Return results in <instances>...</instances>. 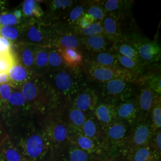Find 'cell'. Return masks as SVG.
Wrapping results in <instances>:
<instances>
[{
    "label": "cell",
    "mask_w": 161,
    "mask_h": 161,
    "mask_svg": "<svg viewBox=\"0 0 161 161\" xmlns=\"http://www.w3.org/2000/svg\"><path fill=\"white\" fill-rule=\"evenodd\" d=\"M32 111L50 114L63 108L65 101L42 76H38L20 87Z\"/></svg>",
    "instance_id": "6da1fadb"
},
{
    "label": "cell",
    "mask_w": 161,
    "mask_h": 161,
    "mask_svg": "<svg viewBox=\"0 0 161 161\" xmlns=\"http://www.w3.org/2000/svg\"><path fill=\"white\" fill-rule=\"evenodd\" d=\"M42 77L65 102H70L82 88L88 85L89 81L82 67L47 72Z\"/></svg>",
    "instance_id": "7a4b0ae2"
},
{
    "label": "cell",
    "mask_w": 161,
    "mask_h": 161,
    "mask_svg": "<svg viewBox=\"0 0 161 161\" xmlns=\"http://www.w3.org/2000/svg\"><path fill=\"white\" fill-rule=\"evenodd\" d=\"M17 149L24 158L32 161H43L52 150L41 128L28 125L17 140Z\"/></svg>",
    "instance_id": "3957f363"
},
{
    "label": "cell",
    "mask_w": 161,
    "mask_h": 161,
    "mask_svg": "<svg viewBox=\"0 0 161 161\" xmlns=\"http://www.w3.org/2000/svg\"><path fill=\"white\" fill-rule=\"evenodd\" d=\"M81 67L88 80L98 84L119 80L138 86L141 78L140 76L121 66H104L85 60Z\"/></svg>",
    "instance_id": "277c9868"
},
{
    "label": "cell",
    "mask_w": 161,
    "mask_h": 161,
    "mask_svg": "<svg viewBox=\"0 0 161 161\" xmlns=\"http://www.w3.org/2000/svg\"><path fill=\"white\" fill-rule=\"evenodd\" d=\"M62 109L48 114L41 127L48 138L52 150L58 151L69 143L70 132Z\"/></svg>",
    "instance_id": "5b68a950"
},
{
    "label": "cell",
    "mask_w": 161,
    "mask_h": 161,
    "mask_svg": "<svg viewBox=\"0 0 161 161\" xmlns=\"http://www.w3.org/2000/svg\"><path fill=\"white\" fill-rule=\"evenodd\" d=\"M102 127L103 139L101 147L111 161H115L124 149L130 127L121 122Z\"/></svg>",
    "instance_id": "8992f818"
},
{
    "label": "cell",
    "mask_w": 161,
    "mask_h": 161,
    "mask_svg": "<svg viewBox=\"0 0 161 161\" xmlns=\"http://www.w3.org/2000/svg\"><path fill=\"white\" fill-rule=\"evenodd\" d=\"M102 24L104 35L113 43L124 35L137 31L131 11L107 13Z\"/></svg>",
    "instance_id": "52a82bcc"
},
{
    "label": "cell",
    "mask_w": 161,
    "mask_h": 161,
    "mask_svg": "<svg viewBox=\"0 0 161 161\" xmlns=\"http://www.w3.org/2000/svg\"><path fill=\"white\" fill-rule=\"evenodd\" d=\"M136 86L132 82L114 80L98 84L97 90L100 101L116 106L135 97Z\"/></svg>",
    "instance_id": "ba28073f"
},
{
    "label": "cell",
    "mask_w": 161,
    "mask_h": 161,
    "mask_svg": "<svg viewBox=\"0 0 161 161\" xmlns=\"http://www.w3.org/2000/svg\"><path fill=\"white\" fill-rule=\"evenodd\" d=\"M29 22L22 30L23 43L41 47H50L55 35L54 25L42 20Z\"/></svg>",
    "instance_id": "9c48e42d"
},
{
    "label": "cell",
    "mask_w": 161,
    "mask_h": 161,
    "mask_svg": "<svg viewBox=\"0 0 161 161\" xmlns=\"http://www.w3.org/2000/svg\"><path fill=\"white\" fill-rule=\"evenodd\" d=\"M131 36L141 62L149 68L155 66L161 58V46L158 41L151 40L140 34L138 31L132 33Z\"/></svg>",
    "instance_id": "30bf717a"
},
{
    "label": "cell",
    "mask_w": 161,
    "mask_h": 161,
    "mask_svg": "<svg viewBox=\"0 0 161 161\" xmlns=\"http://www.w3.org/2000/svg\"><path fill=\"white\" fill-rule=\"evenodd\" d=\"M152 134L150 120L137 121L130 128L127 143L121 156L124 158L133 150L149 144Z\"/></svg>",
    "instance_id": "8fae6325"
},
{
    "label": "cell",
    "mask_w": 161,
    "mask_h": 161,
    "mask_svg": "<svg viewBox=\"0 0 161 161\" xmlns=\"http://www.w3.org/2000/svg\"><path fill=\"white\" fill-rule=\"evenodd\" d=\"M100 97L97 90L89 84L82 88L70 102L75 108L88 115L93 114Z\"/></svg>",
    "instance_id": "7c38bea8"
},
{
    "label": "cell",
    "mask_w": 161,
    "mask_h": 161,
    "mask_svg": "<svg viewBox=\"0 0 161 161\" xmlns=\"http://www.w3.org/2000/svg\"><path fill=\"white\" fill-rule=\"evenodd\" d=\"M69 143L80 148L97 161H112L97 144L81 133L70 135Z\"/></svg>",
    "instance_id": "4fadbf2b"
},
{
    "label": "cell",
    "mask_w": 161,
    "mask_h": 161,
    "mask_svg": "<svg viewBox=\"0 0 161 161\" xmlns=\"http://www.w3.org/2000/svg\"><path fill=\"white\" fill-rule=\"evenodd\" d=\"M156 95L149 88L145 86H137L135 97L139 110L138 121L150 120V115Z\"/></svg>",
    "instance_id": "5bb4252c"
},
{
    "label": "cell",
    "mask_w": 161,
    "mask_h": 161,
    "mask_svg": "<svg viewBox=\"0 0 161 161\" xmlns=\"http://www.w3.org/2000/svg\"><path fill=\"white\" fill-rule=\"evenodd\" d=\"M62 110L70 135L81 133L83 124L90 115L76 109L70 102H65Z\"/></svg>",
    "instance_id": "9a60e30c"
},
{
    "label": "cell",
    "mask_w": 161,
    "mask_h": 161,
    "mask_svg": "<svg viewBox=\"0 0 161 161\" xmlns=\"http://www.w3.org/2000/svg\"><path fill=\"white\" fill-rule=\"evenodd\" d=\"M117 119L119 122L133 126L138 120L139 110L136 97L123 102L116 106Z\"/></svg>",
    "instance_id": "2e32d148"
},
{
    "label": "cell",
    "mask_w": 161,
    "mask_h": 161,
    "mask_svg": "<svg viewBox=\"0 0 161 161\" xmlns=\"http://www.w3.org/2000/svg\"><path fill=\"white\" fill-rule=\"evenodd\" d=\"M54 26L55 35L51 47L58 49L76 48L81 50V37L72 31L60 29L54 25Z\"/></svg>",
    "instance_id": "e0dca14e"
},
{
    "label": "cell",
    "mask_w": 161,
    "mask_h": 161,
    "mask_svg": "<svg viewBox=\"0 0 161 161\" xmlns=\"http://www.w3.org/2000/svg\"><path fill=\"white\" fill-rule=\"evenodd\" d=\"M114 43L104 35L81 38V51L83 54L108 52L113 47Z\"/></svg>",
    "instance_id": "ac0fdd59"
},
{
    "label": "cell",
    "mask_w": 161,
    "mask_h": 161,
    "mask_svg": "<svg viewBox=\"0 0 161 161\" xmlns=\"http://www.w3.org/2000/svg\"><path fill=\"white\" fill-rule=\"evenodd\" d=\"M88 1H78L54 25L60 29L74 31L75 23L85 13Z\"/></svg>",
    "instance_id": "d6986e66"
},
{
    "label": "cell",
    "mask_w": 161,
    "mask_h": 161,
    "mask_svg": "<svg viewBox=\"0 0 161 161\" xmlns=\"http://www.w3.org/2000/svg\"><path fill=\"white\" fill-rule=\"evenodd\" d=\"M76 0H53L48 2L47 23L54 25L58 23L69 8L75 4Z\"/></svg>",
    "instance_id": "ffe728a7"
},
{
    "label": "cell",
    "mask_w": 161,
    "mask_h": 161,
    "mask_svg": "<svg viewBox=\"0 0 161 161\" xmlns=\"http://www.w3.org/2000/svg\"><path fill=\"white\" fill-rule=\"evenodd\" d=\"M131 34L124 35L115 41L112 48L122 56L130 58L137 63L144 65L140 59L138 53L133 42Z\"/></svg>",
    "instance_id": "44dd1931"
},
{
    "label": "cell",
    "mask_w": 161,
    "mask_h": 161,
    "mask_svg": "<svg viewBox=\"0 0 161 161\" xmlns=\"http://www.w3.org/2000/svg\"><path fill=\"white\" fill-rule=\"evenodd\" d=\"M9 78V82L12 86H23L25 84L32 79L34 78L38 75L31 69H28L19 64L17 61L8 72Z\"/></svg>",
    "instance_id": "7402d4cb"
},
{
    "label": "cell",
    "mask_w": 161,
    "mask_h": 161,
    "mask_svg": "<svg viewBox=\"0 0 161 161\" xmlns=\"http://www.w3.org/2000/svg\"><path fill=\"white\" fill-rule=\"evenodd\" d=\"M93 115L102 126L119 122L116 116V106L102 101L98 102Z\"/></svg>",
    "instance_id": "603a6c76"
},
{
    "label": "cell",
    "mask_w": 161,
    "mask_h": 161,
    "mask_svg": "<svg viewBox=\"0 0 161 161\" xmlns=\"http://www.w3.org/2000/svg\"><path fill=\"white\" fill-rule=\"evenodd\" d=\"M81 134L92 139L100 147H102L103 139L102 127L93 114L87 117L82 128Z\"/></svg>",
    "instance_id": "cb8c5ba5"
},
{
    "label": "cell",
    "mask_w": 161,
    "mask_h": 161,
    "mask_svg": "<svg viewBox=\"0 0 161 161\" xmlns=\"http://www.w3.org/2000/svg\"><path fill=\"white\" fill-rule=\"evenodd\" d=\"M58 152V161H97L70 143Z\"/></svg>",
    "instance_id": "d4e9b609"
},
{
    "label": "cell",
    "mask_w": 161,
    "mask_h": 161,
    "mask_svg": "<svg viewBox=\"0 0 161 161\" xmlns=\"http://www.w3.org/2000/svg\"><path fill=\"white\" fill-rule=\"evenodd\" d=\"M161 156L148 144L133 150L124 158L125 161H161Z\"/></svg>",
    "instance_id": "484cf974"
},
{
    "label": "cell",
    "mask_w": 161,
    "mask_h": 161,
    "mask_svg": "<svg viewBox=\"0 0 161 161\" xmlns=\"http://www.w3.org/2000/svg\"><path fill=\"white\" fill-rule=\"evenodd\" d=\"M84 60L104 66H120L112 48L108 52L83 54Z\"/></svg>",
    "instance_id": "4316f807"
},
{
    "label": "cell",
    "mask_w": 161,
    "mask_h": 161,
    "mask_svg": "<svg viewBox=\"0 0 161 161\" xmlns=\"http://www.w3.org/2000/svg\"><path fill=\"white\" fill-rule=\"evenodd\" d=\"M64 62L68 68H76L81 67L84 62L83 53L76 48L58 49Z\"/></svg>",
    "instance_id": "83f0119b"
},
{
    "label": "cell",
    "mask_w": 161,
    "mask_h": 161,
    "mask_svg": "<svg viewBox=\"0 0 161 161\" xmlns=\"http://www.w3.org/2000/svg\"><path fill=\"white\" fill-rule=\"evenodd\" d=\"M114 51L115 53V57L116 58V60L118 62L119 65L121 67L124 69H127L140 76L144 75L147 71L149 70L150 69L155 67V66L152 68L147 67L142 64H139L135 62L134 60H133L130 58L122 56L115 51L114 50Z\"/></svg>",
    "instance_id": "f1b7e54d"
},
{
    "label": "cell",
    "mask_w": 161,
    "mask_h": 161,
    "mask_svg": "<svg viewBox=\"0 0 161 161\" xmlns=\"http://www.w3.org/2000/svg\"><path fill=\"white\" fill-rule=\"evenodd\" d=\"M23 158L9 137L0 146V161H19Z\"/></svg>",
    "instance_id": "f546056e"
},
{
    "label": "cell",
    "mask_w": 161,
    "mask_h": 161,
    "mask_svg": "<svg viewBox=\"0 0 161 161\" xmlns=\"http://www.w3.org/2000/svg\"><path fill=\"white\" fill-rule=\"evenodd\" d=\"M49 47H38L35 56L33 71L42 76L48 72V52Z\"/></svg>",
    "instance_id": "4dcf8cb0"
},
{
    "label": "cell",
    "mask_w": 161,
    "mask_h": 161,
    "mask_svg": "<svg viewBox=\"0 0 161 161\" xmlns=\"http://www.w3.org/2000/svg\"><path fill=\"white\" fill-rule=\"evenodd\" d=\"M38 47L22 43L19 49V64L28 69L33 70L35 56Z\"/></svg>",
    "instance_id": "1f68e13d"
},
{
    "label": "cell",
    "mask_w": 161,
    "mask_h": 161,
    "mask_svg": "<svg viewBox=\"0 0 161 161\" xmlns=\"http://www.w3.org/2000/svg\"><path fill=\"white\" fill-rule=\"evenodd\" d=\"M100 3L104 11L107 14L113 12H130L134 2L127 0H100Z\"/></svg>",
    "instance_id": "d6a6232c"
},
{
    "label": "cell",
    "mask_w": 161,
    "mask_h": 161,
    "mask_svg": "<svg viewBox=\"0 0 161 161\" xmlns=\"http://www.w3.org/2000/svg\"><path fill=\"white\" fill-rule=\"evenodd\" d=\"M22 13L25 16L30 18V20H41L44 16V12L40 5V3L35 0L24 1Z\"/></svg>",
    "instance_id": "836d02e7"
},
{
    "label": "cell",
    "mask_w": 161,
    "mask_h": 161,
    "mask_svg": "<svg viewBox=\"0 0 161 161\" xmlns=\"http://www.w3.org/2000/svg\"><path fill=\"white\" fill-rule=\"evenodd\" d=\"M67 68L58 49L53 47H49L48 52V72L58 71Z\"/></svg>",
    "instance_id": "e575fe53"
},
{
    "label": "cell",
    "mask_w": 161,
    "mask_h": 161,
    "mask_svg": "<svg viewBox=\"0 0 161 161\" xmlns=\"http://www.w3.org/2000/svg\"><path fill=\"white\" fill-rule=\"evenodd\" d=\"M150 121L153 132L161 130V96L156 97L151 110Z\"/></svg>",
    "instance_id": "d590c367"
},
{
    "label": "cell",
    "mask_w": 161,
    "mask_h": 161,
    "mask_svg": "<svg viewBox=\"0 0 161 161\" xmlns=\"http://www.w3.org/2000/svg\"><path fill=\"white\" fill-rule=\"evenodd\" d=\"M85 13L92 16L95 22H102L106 14L101 5L100 0L88 1Z\"/></svg>",
    "instance_id": "8d00e7d4"
},
{
    "label": "cell",
    "mask_w": 161,
    "mask_h": 161,
    "mask_svg": "<svg viewBox=\"0 0 161 161\" xmlns=\"http://www.w3.org/2000/svg\"><path fill=\"white\" fill-rule=\"evenodd\" d=\"M74 32L81 38L104 35L102 24L100 22H95L84 29H75Z\"/></svg>",
    "instance_id": "74e56055"
},
{
    "label": "cell",
    "mask_w": 161,
    "mask_h": 161,
    "mask_svg": "<svg viewBox=\"0 0 161 161\" xmlns=\"http://www.w3.org/2000/svg\"><path fill=\"white\" fill-rule=\"evenodd\" d=\"M6 106L19 108L28 112L32 111L30 108L29 104L28 103L23 97L22 92L17 90L12 93Z\"/></svg>",
    "instance_id": "f35d334b"
},
{
    "label": "cell",
    "mask_w": 161,
    "mask_h": 161,
    "mask_svg": "<svg viewBox=\"0 0 161 161\" xmlns=\"http://www.w3.org/2000/svg\"><path fill=\"white\" fill-rule=\"evenodd\" d=\"M13 87L10 84H3L0 85V111L6 108L12 95Z\"/></svg>",
    "instance_id": "ab89813d"
},
{
    "label": "cell",
    "mask_w": 161,
    "mask_h": 161,
    "mask_svg": "<svg viewBox=\"0 0 161 161\" xmlns=\"http://www.w3.org/2000/svg\"><path fill=\"white\" fill-rule=\"evenodd\" d=\"M22 30L10 26H0V34L9 40H16L22 34Z\"/></svg>",
    "instance_id": "60d3db41"
},
{
    "label": "cell",
    "mask_w": 161,
    "mask_h": 161,
    "mask_svg": "<svg viewBox=\"0 0 161 161\" xmlns=\"http://www.w3.org/2000/svg\"><path fill=\"white\" fill-rule=\"evenodd\" d=\"M95 22L94 19L90 15L84 13L82 16L76 21L75 27L74 28V32L75 29H84L90 26L91 24Z\"/></svg>",
    "instance_id": "b9f144b4"
},
{
    "label": "cell",
    "mask_w": 161,
    "mask_h": 161,
    "mask_svg": "<svg viewBox=\"0 0 161 161\" xmlns=\"http://www.w3.org/2000/svg\"><path fill=\"white\" fill-rule=\"evenodd\" d=\"M20 23V20L17 19L12 13H4L0 14V26L15 25Z\"/></svg>",
    "instance_id": "7bdbcfd3"
},
{
    "label": "cell",
    "mask_w": 161,
    "mask_h": 161,
    "mask_svg": "<svg viewBox=\"0 0 161 161\" xmlns=\"http://www.w3.org/2000/svg\"><path fill=\"white\" fill-rule=\"evenodd\" d=\"M13 54L12 42L10 40L0 36V55Z\"/></svg>",
    "instance_id": "ee69618b"
},
{
    "label": "cell",
    "mask_w": 161,
    "mask_h": 161,
    "mask_svg": "<svg viewBox=\"0 0 161 161\" xmlns=\"http://www.w3.org/2000/svg\"><path fill=\"white\" fill-rule=\"evenodd\" d=\"M149 144L161 155V130L153 132Z\"/></svg>",
    "instance_id": "f6af8a7d"
},
{
    "label": "cell",
    "mask_w": 161,
    "mask_h": 161,
    "mask_svg": "<svg viewBox=\"0 0 161 161\" xmlns=\"http://www.w3.org/2000/svg\"><path fill=\"white\" fill-rule=\"evenodd\" d=\"M8 137V136L6 134L1 123L0 122V146L6 141V139Z\"/></svg>",
    "instance_id": "bcb514c9"
},
{
    "label": "cell",
    "mask_w": 161,
    "mask_h": 161,
    "mask_svg": "<svg viewBox=\"0 0 161 161\" xmlns=\"http://www.w3.org/2000/svg\"><path fill=\"white\" fill-rule=\"evenodd\" d=\"M9 82V78L8 74L0 73V84H5Z\"/></svg>",
    "instance_id": "7dc6e473"
},
{
    "label": "cell",
    "mask_w": 161,
    "mask_h": 161,
    "mask_svg": "<svg viewBox=\"0 0 161 161\" xmlns=\"http://www.w3.org/2000/svg\"><path fill=\"white\" fill-rule=\"evenodd\" d=\"M15 17L18 19V20H20V19L23 17V13H22V12L21 10H15L14 13H13V14Z\"/></svg>",
    "instance_id": "c3c4849f"
},
{
    "label": "cell",
    "mask_w": 161,
    "mask_h": 161,
    "mask_svg": "<svg viewBox=\"0 0 161 161\" xmlns=\"http://www.w3.org/2000/svg\"><path fill=\"white\" fill-rule=\"evenodd\" d=\"M19 161H30L29 159H26V158H23L22 159H21L20 160H19Z\"/></svg>",
    "instance_id": "681fc988"
},
{
    "label": "cell",
    "mask_w": 161,
    "mask_h": 161,
    "mask_svg": "<svg viewBox=\"0 0 161 161\" xmlns=\"http://www.w3.org/2000/svg\"><path fill=\"white\" fill-rule=\"evenodd\" d=\"M0 56H1V55H0Z\"/></svg>",
    "instance_id": "f907efd6"
}]
</instances>
